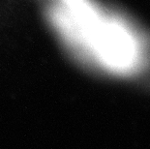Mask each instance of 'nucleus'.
<instances>
[{
    "instance_id": "nucleus-1",
    "label": "nucleus",
    "mask_w": 150,
    "mask_h": 149,
    "mask_svg": "<svg viewBox=\"0 0 150 149\" xmlns=\"http://www.w3.org/2000/svg\"><path fill=\"white\" fill-rule=\"evenodd\" d=\"M50 18L89 68L118 81L150 80V32L128 12L99 0H53Z\"/></svg>"
}]
</instances>
